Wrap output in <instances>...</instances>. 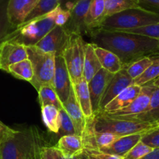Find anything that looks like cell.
Returning a JSON list of instances; mask_svg holds the SVG:
<instances>
[{
    "mask_svg": "<svg viewBox=\"0 0 159 159\" xmlns=\"http://www.w3.org/2000/svg\"><path fill=\"white\" fill-rule=\"evenodd\" d=\"M62 108L65 109L70 119H72L76 129V134L82 136L86 126V118L76 101L73 84L70 90V96L67 100L62 103Z\"/></svg>",
    "mask_w": 159,
    "mask_h": 159,
    "instance_id": "16",
    "label": "cell"
},
{
    "mask_svg": "<svg viewBox=\"0 0 159 159\" xmlns=\"http://www.w3.org/2000/svg\"><path fill=\"white\" fill-rule=\"evenodd\" d=\"M73 87L76 101L86 118V120L94 117V114L92 109L88 82L82 78L78 83L73 84Z\"/></svg>",
    "mask_w": 159,
    "mask_h": 159,
    "instance_id": "21",
    "label": "cell"
},
{
    "mask_svg": "<svg viewBox=\"0 0 159 159\" xmlns=\"http://www.w3.org/2000/svg\"><path fill=\"white\" fill-rule=\"evenodd\" d=\"M86 153L87 159H123V157L119 156L109 154L98 150H88L84 149Z\"/></svg>",
    "mask_w": 159,
    "mask_h": 159,
    "instance_id": "39",
    "label": "cell"
},
{
    "mask_svg": "<svg viewBox=\"0 0 159 159\" xmlns=\"http://www.w3.org/2000/svg\"><path fill=\"white\" fill-rule=\"evenodd\" d=\"M41 158L42 159H77V157H66L62 154V153L54 147L42 146L41 148Z\"/></svg>",
    "mask_w": 159,
    "mask_h": 159,
    "instance_id": "37",
    "label": "cell"
},
{
    "mask_svg": "<svg viewBox=\"0 0 159 159\" xmlns=\"http://www.w3.org/2000/svg\"><path fill=\"white\" fill-rule=\"evenodd\" d=\"M9 73L16 78L30 82L34 77L33 66L28 59L10 66Z\"/></svg>",
    "mask_w": 159,
    "mask_h": 159,
    "instance_id": "28",
    "label": "cell"
},
{
    "mask_svg": "<svg viewBox=\"0 0 159 159\" xmlns=\"http://www.w3.org/2000/svg\"><path fill=\"white\" fill-rule=\"evenodd\" d=\"M142 87L136 84H132L118 94L113 100H111L104 108V112L111 113L121 110L129 105L138 96L141 91ZM101 112V111H100Z\"/></svg>",
    "mask_w": 159,
    "mask_h": 159,
    "instance_id": "18",
    "label": "cell"
},
{
    "mask_svg": "<svg viewBox=\"0 0 159 159\" xmlns=\"http://www.w3.org/2000/svg\"><path fill=\"white\" fill-rule=\"evenodd\" d=\"M157 23H159V13L140 7L119 12L105 18L99 29L106 30H129Z\"/></svg>",
    "mask_w": 159,
    "mask_h": 159,
    "instance_id": "4",
    "label": "cell"
},
{
    "mask_svg": "<svg viewBox=\"0 0 159 159\" xmlns=\"http://www.w3.org/2000/svg\"><path fill=\"white\" fill-rule=\"evenodd\" d=\"M9 0H0V45L7 39V36L15 30L7 16Z\"/></svg>",
    "mask_w": 159,
    "mask_h": 159,
    "instance_id": "31",
    "label": "cell"
},
{
    "mask_svg": "<svg viewBox=\"0 0 159 159\" xmlns=\"http://www.w3.org/2000/svg\"><path fill=\"white\" fill-rule=\"evenodd\" d=\"M94 51L98 58L102 68L105 69L110 73H116L124 68V65L119 56L111 51L94 45Z\"/></svg>",
    "mask_w": 159,
    "mask_h": 159,
    "instance_id": "23",
    "label": "cell"
},
{
    "mask_svg": "<svg viewBox=\"0 0 159 159\" xmlns=\"http://www.w3.org/2000/svg\"><path fill=\"white\" fill-rule=\"evenodd\" d=\"M85 44L81 34L70 33L61 56L63 57L73 84L82 79Z\"/></svg>",
    "mask_w": 159,
    "mask_h": 159,
    "instance_id": "6",
    "label": "cell"
},
{
    "mask_svg": "<svg viewBox=\"0 0 159 159\" xmlns=\"http://www.w3.org/2000/svg\"><path fill=\"white\" fill-rule=\"evenodd\" d=\"M153 84L155 87H157V88H159V77H157V79L154 80V81H153Z\"/></svg>",
    "mask_w": 159,
    "mask_h": 159,
    "instance_id": "45",
    "label": "cell"
},
{
    "mask_svg": "<svg viewBox=\"0 0 159 159\" xmlns=\"http://www.w3.org/2000/svg\"><path fill=\"white\" fill-rule=\"evenodd\" d=\"M154 148L148 146L140 140L137 144H136L123 159H141L146 154L151 152Z\"/></svg>",
    "mask_w": 159,
    "mask_h": 159,
    "instance_id": "36",
    "label": "cell"
},
{
    "mask_svg": "<svg viewBox=\"0 0 159 159\" xmlns=\"http://www.w3.org/2000/svg\"><path fill=\"white\" fill-rule=\"evenodd\" d=\"M141 141L152 148H159V126L143 134Z\"/></svg>",
    "mask_w": 159,
    "mask_h": 159,
    "instance_id": "38",
    "label": "cell"
},
{
    "mask_svg": "<svg viewBox=\"0 0 159 159\" xmlns=\"http://www.w3.org/2000/svg\"><path fill=\"white\" fill-rule=\"evenodd\" d=\"M52 86L62 103H63L70 96L72 82L66 62L61 55L56 56V69Z\"/></svg>",
    "mask_w": 159,
    "mask_h": 159,
    "instance_id": "12",
    "label": "cell"
},
{
    "mask_svg": "<svg viewBox=\"0 0 159 159\" xmlns=\"http://www.w3.org/2000/svg\"><path fill=\"white\" fill-rule=\"evenodd\" d=\"M31 141V128L23 131L15 129L0 143L1 158L26 159Z\"/></svg>",
    "mask_w": 159,
    "mask_h": 159,
    "instance_id": "7",
    "label": "cell"
},
{
    "mask_svg": "<svg viewBox=\"0 0 159 159\" xmlns=\"http://www.w3.org/2000/svg\"><path fill=\"white\" fill-rule=\"evenodd\" d=\"M105 18L124 10L140 7L139 0H105Z\"/></svg>",
    "mask_w": 159,
    "mask_h": 159,
    "instance_id": "27",
    "label": "cell"
},
{
    "mask_svg": "<svg viewBox=\"0 0 159 159\" xmlns=\"http://www.w3.org/2000/svg\"><path fill=\"white\" fill-rule=\"evenodd\" d=\"M141 159H159V148H154L151 152L146 154Z\"/></svg>",
    "mask_w": 159,
    "mask_h": 159,
    "instance_id": "43",
    "label": "cell"
},
{
    "mask_svg": "<svg viewBox=\"0 0 159 159\" xmlns=\"http://www.w3.org/2000/svg\"><path fill=\"white\" fill-rule=\"evenodd\" d=\"M92 0H80L70 11L68 22L63 26L69 33L81 34L85 30V19Z\"/></svg>",
    "mask_w": 159,
    "mask_h": 159,
    "instance_id": "15",
    "label": "cell"
},
{
    "mask_svg": "<svg viewBox=\"0 0 159 159\" xmlns=\"http://www.w3.org/2000/svg\"><path fill=\"white\" fill-rule=\"evenodd\" d=\"M77 159H87L86 153H85L84 151V152L81 154H80L79 156H77Z\"/></svg>",
    "mask_w": 159,
    "mask_h": 159,
    "instance_id": "44",
    "label": "cell"
},
{
    "mask_svg": "<svg viewBox=\"0 0 159 159\" xmlns=\"http://www.w3.org/2000/svg\"><path fill=\"white\" fill-rule=\"evenodd\" d=\"M56 147L65 157L70 158L77 157L84 151L82 137L78 134L62 136Z\"/></svg>",
    "mask_w": 159,
    "mask_h": 159,
    "instance_id": "20",
    "label": "cell"
},
{
    "mask_svg": "<svg viewBox=\"0 0 159 159\" xmlns=\"http://www.w3.org/2000/svg\"><path fill=\"white\" fill-rule=\"evenodd\" d=\"M94 126L98 132H109L118 137L145 134L157 127L156 123L142 121L134 118L116 117L101 111L94 116Z\"/></svg>",
    "mask_w": 159,
    "mask_h": 159,
    "instance_id": "2",
    "label": "cell"
},
{
    "mask_svg": "<svg viewBox=\"0 0 159 159\" xmlns=\"http://www.w3.org/2000/svg\"><path fill=\"white\" fill-rule=\"evenodd\" d=\"M114 75V73H110L105 69L102 68L88 83L92 109L94 115L99 112L101 101Z\"/></svg>",
    "mask_w": 159,
    "mask_h": 159,
    "instance_id": "10",
    "label": "cell"
},
{
    "mask_svg": "<svg viewBox=\"0 0 159 159\" xmlns=\"http://www.w3.org/2000/svg\"><path fill=\"white\" fill-rule=\"evenodd\" d=\"M80 0H59V6L66 10L71 11L75 5L79 2Z\"/></svg>",
    "mask_w": 159,
    "mask_h": 159,
    "instance_id": "42",
    "label": "cell"
},
{
    "mask_svg": "<svg viewBox=\"0 0 159 159\" xmlns=\"http://www.w3.org/2000/svg\"><path fill=\"white\" fill-rule=\"evenodd\" d=\"M42 108V116L44 124L47 129L54 134H58L59 130V109L54 105H45Z\"/></svg>",
    "mask_w": 159,
    "mask_h": 159,
    "instance_id": "25",
    "label": "cell"
},
{
    "mask_svg": "<svg viewBox=\"0 0 159 159\" xmlns=\"http://www.w3.org/2000/svg\"><path fill=\"white\" fill-rule=\"evenodd\" d=\"M56 26V9L45 16L21 24L12 31L6 40L16 42L25 46L35 45Z\"/></svg>",
    "mask_w": 159,
    "mask_h": 159,
    "instance_id": "3",
    "label": "cell"
},
{
    "mask_svg": "<svg viewBox=\"0 0 159 159\" xmlns=\"http://www.w3.org/2000/svg\"><path fill=\"white\" fill-rule=\"evenodd\" d=\"M152 59V64L139 77L134 80V84L143 87L159 77V56H154Z\"/></svg>",
    "mask_w": 159,
    "mask_h": 159,
    "instance_id": "30",
    "label": "cell"
},
{
    "mask_svg": "<svg viewBox=\"0 0 159 159\" xmlns=\"http://www.w3.org/2000/svg\"><path fill=\"white\" fill-rule=\"evenodd\" d=\"M26 48L34 70V77L29 83L37 91L42 85H52L56 69V53L45 52L34 45L26 46Z\"/></svg>",
    "mask_w": 159,
    "mask_h": 159,
    "instance_id": "5",
    "label": "cell"
},
{
    "mask_svg": "<svg viewBox=\"0 0 159 159\" xmlns=\"http://www.w3.org/2000/svg\"><path fill=\"white\" fill-rule=\"evenodd\" d=\"M92 43L117 55L124 65L159 55V39L119 30L98 29L90 33Z\"/></svg>",
    "mask_w": 159,
    "mask_h": 159,
    "instance_id": "1",
    "label": "cell"
},
{
    "mask_svg": "<svg viewBox=\"0 0 159 159\" xmlns=\"http://www.w3.org/2000/svg\"><path fill=\"white\" fill-rule=\"evenodd\" d=\"M119 31L126 32V33L131 34H137L143 35V36L149 37V38L159 39V23L143 26V27H137V28L129 29V30H119Z\"/></svg>",
    "mask_w": 159,
    "mask_h": 159,
    "instance_id": "35",
    "label": "cell"
},
{
    "mask_svg": "<svg viewBox=\"0 0 159 159\" xmlns=\"http://www.w3.org/2000/svg\"><path fill=\"white\" fill-rule=\"evenodd\" d=\"M102 68L100 61L94 51V44L86 43L82 78L88 83Z\"/></svg>",
    "mask_w": 159,
    "mask_h": 159,
    "instance_id": "22",
    "label": "cell"
},
{
    "mask_svg": "<svg viewBox=\"0 0 159 159\" xmlns=\"http://www.w3.org/2000/svg\"><path fill=\"white\" fill-rule=\"evenodd\" d=\"M0 159H2V158H1V155H0Z\"/></svg>",
    "mask_w": 159,
    "mask_h": 159,
    "instance_id": "47",
    "label": "cell"
},
{
    "mask_svg": "<svg viewBox=\"0 0 159 159\" xmlns=\"http://www.w3.org/2000/svg\"><path fill=\"white\" fill-rule=\"evenodd\" d=\"M139 4L145 10L159 13V0H139Z\"/></svg>",
    "mask_w": 159,
    "mask_h": 159,
    "instance_id": "40",
    "label": "cell"
},
{
    "mask_svg": "<svg viewBox=\"0 0 159 159\" xmlns=\"http://www.w3.org/2000/svg\"><path fill=\"white\" fill-rule=\"evenodd\" d=\"M69 36L70 33L65 27L56 26L34 46L45 52H53L59 56L62 54Z\"/></svg>",
    "mask_w": 159,
    "mask_h": 159,
    "instance_id": "11",
    "label": "cell"
},
{
    "mask_svg": "<svg viewBox=\"0 0 159 159\" xmlns=\"http://www.w3.org/2000/svg\"><path fill=\"white\" fill-rule=\"evenodd\" d=\"M38 92V101L41 107L45 105H51L60 110L62 108V103L59 99L57 93L55 91L54 88L52 84L42 85Z\"/></svg>",
    "mask_w": 159,
    "mask_h": 159,
    "instance_id": "26",
    "label": "cell"
},
{
    "mask_svg": "<svg viewBox=\"0 0 159 159\" xmlns=\"http://www.w3.org/2000/svg\"><path fill=\"white\" fill-rule=\"evenodd\" d=\"M152 57L146 56V57H143L131 62L129 65L126 66L125 68H126L128 75L134 80L139 77L152 64Z\"/></svg>",
    "mask_w": 159,
    "mask_h": 159,
    "instance_id": "32",
    "label": "cell"
},
{
    "mask_svg": "<svg viewBox=\"0 0 159 159\" xmlns=\"http://www.w3.org/2000/svg\"><path fill=\"white\" fill-rule=\"evenodd\" d=\"M28 59L25 45L6 40L0 45V70L9 73L10 66Z\"/></svg>",
    "mask_w": 159,
    "mask_h": 159,
    "instance_id": "9",
    "label": "cell"
},
{
    "mask_svg": "<svg viewBox=\"0 0 159 159\" xmlns=\"http://www.w3.org/2000/svg\"><path fill=\"white\" fill-rule=\"evenodd\" d=\"M39 0H9L7 16L15 29L24 22Z\"/></svg>",
    "mask_w": 159,
    "mask_h": 159,
    "instance_id": "14",
    "label": "cell"
},
{
    "mask_svg": "<svg viewBox=\"0 0 159 159\" xmlns=\"http://www.w3.org/2000/svg\"><path fill=\"white\" fill-rule=\"evenodd\" d=\"M59 130L58 134L61 137L70 134H76L73 121L63 108L59 110Z\"/></svg>",
    "mask_w": 159,
    "mask_h": 159,
    "instance_id": "33",
    "label": "cell"
},
{
    "mask_svg": "<svg viewBox=\"0 0 159 159\" xmlns=\"http://www.w3.org/2000/svg\"><path fill=\"white\" fill-rule=\"evenodd\" d=\"M105 19V0H92L89 10L85 19L86 32L91 33L100 28Z\"/></svg>",
    "mask_w": 159,
    "mask_h": 159,
    "instance_id": "19",
    "label": "cell"
},
{
    "mask_svg": "<svg viewBox=\"0 0 159 159\" xmlns=\"http://www.w3.org/2000/svg\"><path fill=\"white\" fill-rule=\"evenodd\" d=\"M156 124H157V126H159V120H158V121L157 122V123H156Z\"/></svg>",
    "mask_w": 159,
    "mask_h": 159,
    "instance_id": "46",
    "label": "cell"
},
{
    "mask_svg": "<svg viewBox=\"0 0 159 159\" xmlns=\"http://www.w3.org/2000/svg\"><path fill=\"white\" fill-rule=\"evenodd\" d=\"M134 119L151 123H156L159 120V88L155 87L151 94V101L146 111Z\"/></svg>",
    "mask_w": 159,
    "mask_h": 159,
    "instance_id": "24",
    "label": "cell"
},
{
    "mask_svg": "<svg viewBox=\"0 0 159 159\" xmlns=\"http://www.w3.org/2000/svg\"><path fill=\"white\" fill-rule=\"evenodd\" d=\"M14 130L15 129H11V128H10L9 126H6L4 123H2V122L0 121V143H1V142H2L7 136H9L10 134H12Z\"/></svg>",
    "mask_w": 159,
    "mask_h": 159,
    "instance_id": "41",
    "label": "cell"
},
{
    "mask_svg": "<svg viewBox=\"0 0 159 159\" xmlns=\"http://www.w3.org/2000/svg\"><path fill=\"white\" fill-rule=\"evenodd\" d=\"M59 6V0H39L23 24L29 22L35 18L45 16L56 10Z\"/></svg>",
    "mask_w": 159,
    "mask_h": 159,
    "instance_id": "29",
    "label": "cell"
},
{
    "mask_svg": "<svg viewBox=\"0 0 159 159\" xmlns=\"http://www.w3.org/2000/svg\"><path fill=\"white\" fill-rule=\"evenodd\" d=\"M32 131V141L29 148L26 159H42L41 158V148L42 140L40 137L38 129L34 127H30Z\"/></svg>",
    "mask_w": 159,
    "mask_h": 159,
    "instance_id": "34",
    "label": "cell"
},
{
    "mask_svg": "<svg viewBox=\"0 0 159 159\" xmlns=\"http://www.w3.org/2000/svg\"><path fill=\"white\" fill-rule=\"evenodd\" d=\"M143 134H137L123 136L119 137L110 145L101 148L98 151L123 157L136 144H137L141 140Z\"/></svg>",
    "mask_w": 159,
    "mask_h": 159,
    "instance_id": "17",
    "label": "cell"
},
{
    "mask_svg": "<svg viewBox=\"0 0 159 159\" xmlns=\"http://www.w3.org/2000/svg\"><path fill=\"white\" fill-rule=\"evenodd\" d=\"M132 84H134V80L128 75L125 67L118 73H115L114 76L108 84L101 101L99 112L103 111L104 108L118 94H120L122 91H124L126 88Z\"/></svg>",
    "mask_w": 159,
    "mask_h": 159,
    "instance_id": "13",
    "label": "cell"
},
{
    "mask_svg": "<svg viewBox=\"0 0 159 159\" xmlns=\"http://www.w3.org/2000/svg\"><path fill=\"white\" fill-rule=\"evenodd\" d=\"M154 88L155 86L153 84V81L143 85L138 96L128 106L121 110L115 111V112L105 113L109 116H116V117H137L147 110L150 104L151 94H152Z\"/></svg>",
    "mask_w": 159,
    "mask_h": 159,
    "instance_id": "8",
    "label": "cell"
}]
</instances>
